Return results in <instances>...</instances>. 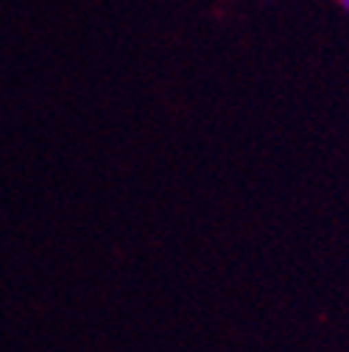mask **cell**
Listing matches in <instances>:
<instances>
[{"instance_id":"cell-1","label":"cell","mask_w":349,"mask_h":352,"mask_svg":"<svg viewBox=\"0 0 349 352\" xmlns=\"http://www.w3.org/2000/svg\"><path fill=\"white\" fill-rule=\"evenodd\" d=\"M338 6H341L346 14H349V0H338Z\"/></svg>"}]
</instances>
